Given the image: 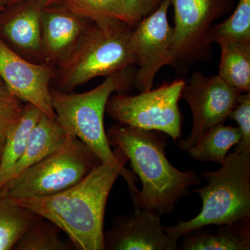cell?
Listing matches in <instances>:
<instances>
[{"label":"cell","mask_w":250,"mask_h":250,"mask_svg":"<svg viewBox=\"0 0 250 250\" xmlns=\"http://www.w3.org/2000/svg\"><path fill=\"white\" fill-rule=\"evenodd\" d=\"M20 100L11 93L9 88L0 78V106L18 103Z\"/></svg>","instance_id":"cell-27"},{"label":"cell","mask_w":250,"mask_h":250,"mask_svg":"<svg viewBox=\"0 0 250 250\" xmlns=\"http://www.w3.org/2000/svg\"><path fill=\"white\" fill-rule=\"evenodd\" d=\"M171 0H163L154 12L138 22L131 31L129 47L135 64L134 85L141 92L151 90L158 72L172 65L170 55L173 28L167 20Z\"/></svg>","instance_id":"cell-10"},{"label":"cell","mask_w":250,"mask_h":250,"mask_svg":"<svg viewBox=\"0 0 250 250\" xmlns=\"http://www.w3.org/2000/svg\"><path fill=\"white\" fill-rule=\"evenodd\" d=\"M250 219H243L231 225H220L215 233L193 230L184 235L180 249L249 250Z\"/></svg>","instance_id":"cell-15"},{"label":"cell","mask_w":250,"mask_h":250,"mask_svg":"<svg viewBox=\"0 0 250 250\" xmlns=\"http://www.w3.org/2000/svg\"><path fill=\"white\" fill-rule=\"evenodd\" d=\"M4 7H2V6H0V13H1V11H2L3 10H4Z\"/></svg>","instance_id":"cell-31"},{"label":"cell","mask_w":250,"mask_h":250,"mask_svg":"<svg viewBox=\"0 0 250 250\" xmlns=\"http://www.w3.org/2000/svg\"><path fill=\"white\" fill-rule=\"evenodd\" d=\"M13 0H0V6L6 7L7 6L12 5Z\"/></svg>","instance_id":"cell-29"},{"label":"cell","mask_w":250,"mask_h":250,"mask_svg":"<svg viewBox=\"0 0 250 250\" xmlns=\"http://www.w3.org/2000/svg\"><path fill=\"white\" fill-rule=\"evenodd\" d=\"M42 113L34 105L27 103L11 125L0 157V192L9 180L14 166L24 154L31 130Z\"/></svg>","instance_id":"cell-16"},{"label":"cell","mask_w":250,"mask_h":250,"mask_svg":"<svg viewBox=\"0 0 250 250\" xmlns=\"http://www.w3.org/2000/svg\"><path fill=\"white\" fill-rule=\"evenodd\" d=\"M174 27L170 55L179 73L211 55L208 34L215 21L234 9L235 0H171Z\"/></svg>","instance_id":"cell-8"},{"label":"cell","mask_w":250,"mask_h":250,"mask_svg":"<svg viewBox=\"0 0 250 250\" xmlns=\"http://www.w3.org/2000/svg\"><path fill=\"white\" fill-rule=\"evenodd\" d=\"M66 136L57 120L42 113L31 130L24 154L13 168L9 181L59 149Z\"/></svg>","instance_id":"cell-14"},{"label":"cell","mask_w":250,"mask_h":250,"mask_svg":"<svg viewBox=\"0 0 250 250\" xmlns=\"http://www.w3.org/2000/svg\"><path fill=\"white\" fill-rule=\"evenodd\" d=\"M241 138L238 126L222 123L206 131L187 152L195 160L212 161L222 165L231 148L238 144Z\"/></svg>","instance_id":"cell-19"},{"label":"cell","mask_w":250,"mask_h":250,"mask_svg":"<svg viewBox=\"0 0 250 250\" xmlns=\"http://www.w3.org/2000/svg\"><path fill=\"white\" fill-rule=\"evenodd\" d=\"M100 163L85 143L67 134L62 147L9 181L0 195L18 200L55 195L83 180Z\"/></svg>","instance_id":"cell-6"},{"label":"cell","mask_w":250,"mask_h":250,"mask_svg":"<svg viewBox=\"0 0 250 250\" xmlns=\"http://www.w3.org/2000/svg\"><path fill=\"white\" fill-rule=\"evenodd\" d=\"M39 215L0 195V250L14 249L22 233Z\"/></svg>","instance_id":"cell-21"},{"label":"cell","mask_w":250,"mask_h":250,"mask_svg":"<svg viewBox=\"0 0 250 250\" xmlns=\"http://www.w3.org/2000/svg\"><path fill=\"white\" fill-rule=\"evenodd\" d=\"M136 22L152 14L160 6L163 0H125Z\"/></svg>","instance_id":"cell-26"},{"label":"cell","mask_w":250,"mask_h":250,"mask_svg":"<svg viewBox=\"0 0 250 250\" xmlns=\"http://www.w3.org/2000/svg\"><path fill=\"white\" fill-rule=\"evenodd\" d=\"M41 10L36 1L18 11L5 23V36L18 48L31 53L42 51Z\"/></svg>","instance_id":"cell-17"},{"label":"cell","mask_w":250,"mask_h":250,"mask_svg":"<svg viewBox=\"0 0 250 250\" xmlns=\"http://www.w3.org/2000/svg\"><path fill=\"white\" fill-rule=\"evenodd\" d=\"M220 166L218 170L203 172L207 185L193 190L202 199L200 213L174 226H164L176 241L207 225H231L250 218V154L233 150Z\"/></svg>","instance_id":"cell-3"},{"label":"cell","mask_w":250,"mask_h":250,"mask_svg":"<svg viewBox=\"0 0 250 250\" xmlns=\"http://www.w3.org/2000/svg\"><path fill=\"white\" fill-rule=\"evenodd\" d=\"M134 75L127 69L106 77L101 84L85 93H67L50 89L57 123L66 134L75 136L90 148L101 163L116 157L104 123L106 104L114 92L124 94L123 90L134 85Z\"/></svg>","instance_id":"cell-5"},{"label":"cell","mask_w":250,"mask_h":250,"mask_svg":"<svg viewBox=\"0 0 250 250\" xmlns=\"http://www.w3.org/2000/svg\"><path fill=\"white\" fill-rule=\"evenodd\" d=\"M22 1H24V0H13L12 5L18 4V3L21 2Z\"/></svg>","instance_id":"cell-30"},{"label":"cell","mask_w":250,"mask_h":250,"mask_svg":"<svg viewBox=\"0 0 250 250\" xmlns=\"http://www.w3.org/2000/svg\"><path fill=\"white\" fill-rule=\"evenodd\" d=\"M113 152V160L100 163L83 180L67 190L50 196L14 201L63 231L77 250H104L106 202L128 161L119 148L115 147Z\"/></svg>","instance_id":"cell-1"},{"label":"cell","mask_w":250,"mask_h":250,"mask_svg":"<svg viewBox=\"0 0 250 250\" xmlns=\"http://www.w3.org/2000/svg\"><path fill=\"white\" fill-rule=\"evenodd\" d=\"M22 108L21 101L0 106V157L2 154L9 129L19 117Z\"/></svg>","instance_id":"cell-25"},{"label":"cell","mask_w":250,"mask_h":250,"mask_svg":"<svg viewBox=\"0 0 250 250\" xmlns=\"http://www.w3.org/2000/svg\"><path fill=\"white\" fill-rule=\"evenodd\" d=\"M161 217L154 210L142 208L119 215L111 229L104 233L105 250H178V241L166 232Z\"/></svg>","instance_id":"cell-12"},{"label":"cell","mask_w":250,"mask_h":250,"mask_svg":"<svg viewBox=\"0 0 250 250\" xmlns=\"http://www.w3.org/2000/svg\"><path fill=\"white\" fill-rule=\"evenodd\" d=\"M210 44L225 42H250V0H238L232 15L213 24L208 34Z\"/></svg>","instance_id":"cell-22"},{"label":"cell","mask_w":250,"mask_h":250,"mask_svg":"<svg viewBox=\"0 0 250 250\" xmlns=\"http://www.w3.org/2000/svg\"><path fill=\"white\" fill-rule=\"evenodd\" d=\"M50 67L27 62L0 39V78L20 101L31 104L57 120L52 104Z\"/></svg>","instance_id":"cell-11"},{"label":"cell","mask_w":250,"mask_h":250,"mask_svg":"<svg viewBox=\"0 0 250 250\" xmlns=\"http://www.w3.org/2000/svg\"><path fill=\"white\" fill-rule=\"evenodd\" d=\"M186 83L184 79H179L139 95L118 93L108 99L106 111L120 125L160 131L176 142L182 136L178 103Z\"/></svg>","instance_id":"cell-7"},{"label":"cell","mask_w":250,"mask_h":250,"mask_svg":"<svg viewBox=\"0 0 250 250\" xmlns=\"http://www.w3.org/2000/svg\"><path fill=\"white\" fill-rule=\"evenodd\" d=\"M133 29L118 21L88 24L71 53L59 62V88L70 91L95 77L116 75L134 65L129 47Z\"/></svg>","instance_id":"cell-4"},{"label":"cell","mask_w":250,"mask_h":250,"mask_svg":"<svg viewBox=\"0 0 250 250\" xmlns=\"http://www.w3.org/2000/svg\"><path fill=\"white\" fill-rule=\"evenodd\" d=\"M228 118L236 121L241 138L234 151L250 154V93H242Z\"/></svg>","instance_id":"cell-24"},{"label":"cell","mask_w":250,"mask_h":250,"mask_svg":"<svg viewBox=\"0 0 250 250\" xmlns=\"http://www.w3.org/2000/svg\"><path fill=\"white\" fill-rule=\"evenodd\" d=\"M106 134L110 146L124 152L142 182L141 190L131 195L135 208L169 214L190 188L201 182L195 171L182 172L167 160V135L122 125H113Z\"/></svg>","instance_id":"cell-2"},{"label":"cell","mask_w":250,"mask_h":250,"mask_svg":"<svg viewBox=\"0 0 250 250\" xmlns=\"http://www.w3.org/2000/svg\"><path fill=\"white\" fill-rule=\"evenodd\" d=\"M67 11L92 22L122 21L134 28L138 24L125 0H61Z\"/></svg>","instance_id":"cell-20"},{"label":"cell","mask_w":250,"mask_h":250,"mask_svg":"<svg viewBox=\"0 0 250 250\" xmlns=\"http://www.w3.org/2000/svg\"><path fill=\"white\" fill-rule=\"evenodd\" d=\"M242 93L218 75L206 77L202 72H193L182 93L192 112L191 132L187 139L179 141L178 147L187 152L206 131L224 123Z\"/></svg>","instance_id":"cell-9"},{"label":"cell","mask_w":250,"mask_h":250,"mask_svg":"<svg viewBox=\"0 0 250 250\" xmlns=\"http://www.w3.org/2000/svg\"><path fill=\"white\" fill-rule=\"evenodd\" d=\"M57 228L49 220L39 215L22 233L13 250H71L70 246L64 243L59 238Z\"/></svg>","instance_id":"cell-23"},{"label":"cell","mask_w":250,"mask_h":250,"mask_svg":"<svg viewBox=\"0 0 250 250\" xmlns=\"http://www.w3.org/2000/svg\"><path fill=\"white\" fill-rule=\"evenodd\" d=\"M60 1L61 0H37L36 3L39 5V7L42 9L52 6L53 5L59 3Z\"/></svg>","instance_id":"cell-28"},{"label":"cell","mask_w":250,"mask_h":250,"mask_svg":"<svg viewBox=\"0 0 250 250\" xmlns=\"http://www.w3.org/2000/svg\"><path fill=\"white\" fill-rule=\"evenodd\" d=\"M41 21V52L47 60L59 62L71 53L89 22L72 14L62 6L42 9Z\"/></svg>","instance_id":"cell-13"},{"label":"cell","mask_w":250,"mask_h":250,"mask_svg":"<svg viewBox=\"0 0 250 250\" xmlns=\"http://www.w3.org/2000/svg\"><path fill=\"white\" fill-rule=\"evenodd\" d=\"M221 49L218 76L242 93H250V42H225Z\"/></svg>","instance_id":"cell-18"}]
</instances>
